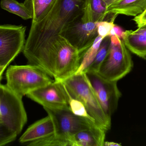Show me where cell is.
<instances>
[{
  "instance_id": "7",
  "label": "cell",
  "mask_w": 146,
  "mask_h": 146,
  "mask_svg": "<svg viewBox=\"0 0 146 146\" xmlns=\"http://www.w3.org/2000/svg\"><path fill=\"white\" fill-rule=\"evenodd\" d=\"M26 30L21 25H0V67H7L22 52Z\"/></svg>"
},
{
  "instance_id": "28",
  "label": "cell",
  "mask_w": 146,
  "mask_h": 146,
  "mask_svg": "<svg viewBox=\"0 0 146 146\" xmlns=\"http://www.w3.org/2000/svg\"><path fill=\"white\" fill-rule=\"evenodd\" d=\"M6 68H7V67H0V83H1V80L2 78L3 74Z\"/></svg>"
},
{
  "instance_id": "6",
  "label": "cell",
  "mask_w": 146,
  "mask_h": 146,
  "mask_svg": "<svg viewBox=\"0 0 146 146\" xmlns=\"http://www.w3.org/2000/svg\"><path fill=\"white\" fill-rule=\"evenodd\" d=\"M44 109L54 122L55 134L69 139L73 142V137L76 134L97 125L92 120L75 115L70 108Z\"/></svg>"
},
{
  "instance_id": "5",
  "label": "cell",
  "mask_w": 146,
  "mask_h": 146,
  "mask_svg": "<svg viewBox=\"0 0 146 146\" xmlns=\"http://www.w3.org/2000/svg\"><path fill=\"white\" fill-rule=\"evenodd\" d=\"M0 120L19 135L27 122L22 97L0 83Z\"/></svg>"
},
{
  "instance_id": "18",
  "label": "cell",
  "mask_w": 146,
  "mask_h": 146,
  "mask_svg": "<svg viewBox=\"0 0 146 146\" xmlns=\"http://www.w3.org/2000/svg\"><path fill=\"white\" fill-rule=\"evenodd\" d=\"M111 43V36L109 35L103 39L94 59L86 72L88 71L98 72L100 65L107 55L110 49Z\"/></svg>"
},
{
  "instance_id": "15",
  "label": "cell",
  "mask_w": 146,
  "mask_h": 146,
  "mask_svg": "<svg viewBox=\"0 0 146 146\" xmlns=\"http://www.w3.org/2000/svg\"><path fill=\"white\" fill-rule=\"evenodd\" d=\"M56 0H25L24 4L32 16V23L42 19Z\"/></svg>"
},
{
  "instance_id": "23",
  "label": "cell",
  "mask_w": 146,
  "mask_h": 146,
  "mask_svg": "<svg viewBox=\"0 0 146 146\" xmlns=\"http://www.w3.org/2000/svg\"><path fill=\"white\" fill-rule=\"evenodd\" d=\"M114 21H104L98 23V36L103 38L107 36H110V33L115 25Z\"/></svg>"
},
{
  "instance_id": "29",
  "label": "cell",
  "mask_w": 146,
  "mask_h": 146,
  "mask_svg": "<svg viewBox=\"0 0 146 146\" xmlns=\"http://www.w3.org/2000/svg\"><path fill=\"white\" fill-rule=\"evenodd\" d=\"M103 1L107 5V7H108L111 4L114 3L116 0H103Z\"/></svg>"
},
{
  "instance_id": "22",
  "label": "cell",
  "mask_w": 146,
  "mask_h": 146,
  "mask_svg": "<svg viewBox=\"0 0 146 146\" xmlns=\"http://www.w3.org/2000/svg\"><path fill=\"white\" fill-rule=\"evenodd\" d=\"M18 135L6 126L0 122V146L6 145L16 139Z\"/></svg>"
},
{
  "instance_id": "14",
  "label": "cell",
  "mask_w": 146,
  "mask_h": 146,
  "mask_svg": "<svg viewBox=\"0 0 146 146\" xmlns=\"http://www.w3.org/2000/svg\"><path fill=\"white\" fill-rule=\"evenodd\" d=\"M122 40L131 52L146 60V36L134 33L132 30L125 31Z\"/></svg>"
},
{
  "instance_id": "8",
  "label": "cell",
  "mask_w": 146,
  "mask_h": 146,
  "mask_svg": "<svg viewBox=\"0 0 146 146\" xmlns=\"http://www.w3.org/2000/svg\"><path fill=\"white\" fill-rule=\"evenodd\" d=\"M85 73L101 108L106 115L111 118L122 95L117 81L106 79L97 72L88 71Z\"/></svg>"
},
{
  "instance_id": "17",
  "label": "cell",
  "mask_w": 146,
  "mask_h": 146,
  "mask_svg": "<svg viewBox=\"0 0 146 146\" xmlns=\"http://www.w3.org/2000/svg\"><path fill=\"white\" fill-rule=\"evenodd\" d=\"M107 6L103 0H87L85 9L90 13L92 22L98 23L107 19Z\"/></svg>"
},
{
  "instance_id": "4",
  "label": "cell",
  "mask_w": 146,
  "mask_h": 146,
  "mask_svg": "<svg viewBox=\"0 0 146 146\" xmlns=\"http://www.w3.org/2000/svg\"><path fill=\"white\" fill-rule=\"evenodd\" d=\"M133 67L132 57L123 40L111 36L110 49L97 73L106 79L117 82L129 73Z\"/></svg>"
},
{
  "instance_id": "25",
  "label": "cell",
  "mask_w": 146,
  "mask_h": 146,
  "mask_svg": "<svg viewBox=\"0 0 146 146\" xmlns=\"http://www.w3.org/2000/svg\"><path fill=\"white\" fill-rule=\"evenodd\" d=\"M124 32V31L123 30V29L121 27L115 25L112 30H111V31L110 35L111 36L115 35V36H117L122 39Z\"/></svg>"
},
{
  "instance_id": "12",
  "label": "cell",
  "mask_w": 146,
  "mask_h": 146,
  "mask_svg": "<svg viewBox=\"0 0 146 146\" xmlns=\"http://www.w3.org/2000/svg\"><path fill=\"white\" fill-rule=\"evenodd\" d=\"M146 9V0H116L107 7L106 13L136 16Z\"/></svg>"
},
{
  "instance_id": "20",
  "label": "cell",
  "mask_w": 146,
  "mask_h": 146,
  "mask_svg": "<svg viewBox=\"0 0 146 146\" xmlns=\"http://www.w3.org/2000/svg\"><path fill=\"white\" fill-rule=\"evenodd\" d=\"M30 146H74L72 141L54 134L50 136L28 143Z\"/></svg>"
},
{
  "instance_id": "16",
  "label": "cell",
  "mask_w": 146,
  "mask_h": 146,
  "mask_svg": "<svg viewBox=\"0 0 146 146\" xmlns=\"http://www.w3.org/2000/svg\"><path fill=\"white\" fill-rule=\"evenodd\" d=\"M103 38L100 36H98L90 46L80 53V66L75 74L85 73L86 71L94 59Z\"/></svg>"
},
{
  "instance_id": "10",
  "label": "cell",
  "mask_w": 146,
  "mask_h": 146,
  "mask_svg": "<svg viewBox=\"0 0 146 146\" xmlns=\"http://www.w3.org/2000/svg\"><path fill=\"white\" fill-rule=\"evenodd\" d=\"M26 96L43 108H69L68 92L62 81L54 80L46 85L30 92Z\"/></svg>"
},
{
  "instance_id": "11",
  "label": "cell",
  "mask_w": 146,
  "mask_h": 146,
  "mask_svg": "<svg viewBox=\"0 0 146 146\" xmlns=\"http://www.w3.org/2000/svg\"><path fill=\"white\" fill-rule=\"evenodd\" d=\"M55 133L54 122L48 115L31 125L19 138V141L22 144L29 143L48 137Z\"/></svg>"
},
{
  "instance_id": "26",
  "label": "cell",
  "mask_w": 146,
  "mask_h": 146,
  "mask_svg": "<svg viewBox=\"0 0 146 146\" xmlns=\"http://www.w3.org/2000/svg\"><path fill=\"white\" fill-rule=\"evenodd\" d=\"M133 32L134 33L142 34V35L146 36V24L138 27L137 30H135V31H133Z\"/></svg>"
},
{
  "instance_id": "1",
  "label": "cell",
  "mask_w": 146,
  "mask_h": 146,
  "mask_svg": "<svg viewBox=\"0 0 146 146\" xmlns=\"http://www.w3.org/2000/svg\"><path fill=\"white\" fill-rule=\"evenodd\" d=\"M87 0H56L38 22L32 23L22 52L28 63L50 75L59 72L55 38L69 24L82 17Z\"/></svg>"
},
{
  "instance_id": "19",
  "label": "cell",
  "mask_w": 146,
  "mask_h": 146,
  "mask_svg": "<svg viewBox=\"0 0 146 146\" xmlns=\"http://www.w3.org/2000/svg\"><path fill=\"white\" fill-rule=\"evenodd\" d=\"M0 6L3 9L16 15L24 20L32 19L31 14L23 3L15 0H1Z\"/></svg>"
},
{
  "instance_id": "2",
  "label": "cell",
  "mask_w": 146,
  "mask_h": 146,
  "mask_svg": "<svg viewBox=\"0 0 146 146\" xmlns=\"http://www.w3.org/2000/svg\"><path fill=\"white\" fill-rule=\"evenodd\" d=\"M62 81L70 96L83 104L98 127L106 131L110 129L111 118L101 108L86 73L75 74Z\"/></svg>"
},
{
  "instance_id": "21",
  "label": "cell",
  "mask_w": 146,
  "mask_h": 146,
  "mask_svg": "<svg viewBox=\"0 0 146 146\" xmlns=\"http://www.w3.org/2000/svg\"><path fill=\"white\" fill-rule=\"evenodd\" d=\"M68 93V104L71 111L76 115L88 118L94 121L92 118L88 115L83 104L77 99L71 97Z\"/></svg>"
},
{
  "instance_id": "30",
  "label": "cell",
  "mask_w": 146,
  "mask_h": 146,
  "mask_svg": "<svg viewBox=\"0 0 146 146\" xmlns=\"http://www.w3.org/2000/svg\"><path fill=\"white\" fill-rule=\"evenodd\" d=\"M2 122L1 121V120H0V122Z\"/></svg>"
},
{
  "instance_id": "9",
  "label": "cell",
  "mask_w": 146,
  "mask_h": 146,
  "mask_svg": "<svg viewBox=\"0 0 146 146\" xmlns=\"http://www.w3.org/2000/svg\"><path fill=\"white\" fill-rule=\"evenodd\" d=\"M82 18L69 24L60 34L76 49L79 53L90 46L98 36V23L85 21Z\"/></svg>"
},
{
  "instance_id": "3",
  "label": "cell",
  "mask_w": 146,
  "mask_h": 146,
  "mask_svg": "<svg viewBox=\"0 0 146 146\" xmlns=\"http://www.w3.org/2000/svg\"><path fill=\"white\" fill-rule=\"evenodd\" d=\"M6 85L23 97L32 91L54 81L47 73L35 65H11L6 73Z\"/></svg>"
},
{
  "instance_id": "27",
  "label": "cell",
  "mask_w": 146,
  "mask_h": 146,
  "mask_svg": "<svg viewBox=\"0 0 146 146\" xmlns=\"http://www.w3.org/2000/svg\"><path fill=\"white\" fill-rule=\"evenodd\" d=\"M120 144L115 142H106L105 141L104 146H120Z\"/></svg>"
},
{
  "instance_id": "24",
  "label": "cell",
  "mask_w": 146,
  "mask_h": 146,
  "mask_svg": "<svg viewBox=\"0 0 146 146\" xmlns=\"http://www.w3.org/2000/svg\"><path fill=\"white\" fill-rule=\"evenodd\" d=\"M138 27L146 24V9L142 13L133 19Z\"/></svg>"
},
{
  "instance_id": "13",
  "label": "cell",
  "mask_w": 146,
  "mask_h": 146,
  "mask_svg": "<svg viewBox=\"0 0 146 146\" xmlns=\"http://www.w3.org/2000/svg\"><path fill=\"white\" fill-rule=\"evenodd\" d=\"M106 132L97 125L80 131L73 137L74 146H104Z\"/></svg>"
}]
</instances>
